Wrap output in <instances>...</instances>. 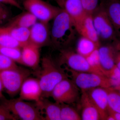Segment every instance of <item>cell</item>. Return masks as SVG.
Returning <instances> with one entry per match:
<instances>
[{"instance_id": "obj_1", "label": "cell", "mask_w": 120, "mask_h": 120, "mask_svg": "<svg viewBox=\"0 0 120 120\" xmlns=\"http://www.w3.org/2000/svg\"><path fill=\"white\" fill-rule=\"evenodd\" d=\"M77 33L75 23L63 8L53 19L50 30L51 44L60 49L75 40Z\"/></svg>"}, {"instance_id": "obj_2", "label": "cell", "mask_w": 120, "mask_h": 120, "mask_svg": "<svg viewBox=\"0 0 120 120\" xmlns=\"http://www.w3.org/2000/svg\"><path fill=\"white\" fill-rule=\"evenodd\" d=\"M38 79L41 85L42 98L51 97L54 88L63 79L68 78L64 71L50 56H46L41 61V69Z\"/></svg>"}, {"instance_id": "obj_3", "label": "cell", "mask_w": 120, "mask_h": 120, "mask_svg": "<svg viewBox=\"0 0 120 120\" xmlns=\"http://www.w3.org/2000/svg\"><path fill=\"white\" fill-rule=\"evenodd\" d=\"M4 105L17 119L23 120H45L38 106L22 100L19 98L12 99L6 98L1 100Z\"/></svg>"}, {"instance_id": "obj_4", "label": "cell", "mask_w": 120, "mask_h": 120, "mask_svg": "<svg viewBox=\"0 0 120 120\" xmlns=\"http://www.w3.org/2000/svg\"><path fill=\"white\" fill-rule=\"evenodd\" d=\"M93 22L99 40L113 43L118 40L105 6L101 2L92 14Z\"/></svg>"}, {"instance_id": "obj_5", "label": "cell", "mask_w": 120, "mask_h": 120, "mask_svg": "<svg viewBox=\"0 0 120 120\" xmlns=\"http://www.w3.org/2000/svg\"><path fill=\"white\" fill-rule=\"evenodd\" d=\"M31 74L28 69L19 66L0 72V79L4 90L10 97L15 96L19 93L24 82Z\"/></svg>"}, {"instance_id": "obj_6", "label": "cell", "mask_w": 120, "mask_h": 120, "mask_svg": "<svg viewBox=\"0 0 120 120\" xmlns=\"http://www.w3.org/2000/svg\"><path fill=\"white\" fill-rule=\"evenodd\" d=\"M67 69L70 72L72 81L81 91H87L96 87H111L109 79L104 75Z\"/></svg>"}, {"instance_id": "obj_7", "label": "cell", "mask_w": 120, "mask_h": 120, "mask_svg": "<svg viewBox=\"0 0 120 120\" xmlns=\"http://www.w3.org/2000/svg\"><path fill=\"white\" fill-rule=\"evenodd\" d=\"M22 4L26 11L34 15L38 20L47 23L53 19L62 9L43 0H24Z\"/></svg>"}, {"instance_id": "obj_8", "label": "cell", "mask_w": 120, "mask_h": 120, "mask_svg": "<svg viewBox=\"0 0 120 120\" xmlns=\"http://www.w3.org/2000/svg\"><path fill=\"white\" fill-rule=\"evenodd\" d=\"M79 89L72 80L66 78L54 88L51 97L60 104H72L79 99Z\"/></svg>"}, {"instance_id": "obj_9", "label": "cell", "mask_w": 120, "mask_h": 120, "mask_svg": "<svg viewBox=\"0 0 120 120\" xmlns=\"http://www.w3.org/2000/svg\"><path fill=\"white\" fill-rule=\"evenodd\" d=\"M59 60L60 64L66 65V68L78 72H93L104 75L91 67L86 57L67 48L60 49Z\"/></svg>"}, {"instance_id": "obj_10", "label": "cell", "mask_w": 120, "mask_h": 120, "mask_svg": "<svg viewBox=\"0 0 120 120\" xmlns=\"http://www.w3.org/2000/svg\"><path fill=\"white\" fill-rule=\"evenodd\" d=\"M30 43L41 48L51 44L49 23L37 22L30 28Z\"/></svg>"}, {"instance_id": "obj_11", "label": "cell", "mask_w": 120, "mask_h": 120, "mask_svg": "<svg viewBox=\"0 0 120 120\" xmlns=\"http://www.w3.org/2000/svg\"><path fill=\"white\" fill-rule=\"evenodd\" d=\"M19 94V98L22 100L38 103L41 101L42 95V91L38 79L27 78L22 84Z\"/></svg>"}, {"instance_id": "obj_12", "label": "cell", "mask_w": 120, "mask_h": 120, "mask_svg": "<svg viewBox=\"0 0 120 120\" xmlns=\"http://www.w3.org/2000/svg\"><path fill=\"white\" fill-rule=\"evenodd\" d=\"M96 106L101 120H106L109 116L108 94L106 88L96 87L86 91Z\"/></svg>"}, {"instance_id": "obj_13", "label": "cell", "mask_w": 120, "mask_h": 120, "mask_svg": "<svg viewBox=\"0 0 120 120\" xmlns=\"http://www.w3.org/2000/svg\"><path fill=\"white\" fill-rule=\"evenodd\" d=\"M77 33L101 45L100 41L95 30L92 15L87 14L80 22L75 24Z\"/></svg>"}, {"instance_id": "obj_14", "label": "cell", "mask_w": 120, "mask_h": 120, "mask_svg": "<svg viewBox=\"0 0 120 120\" xmlns=\"http://www.w3.org/2000/svg\"><path fill=\"white\" fill-rule=\"evenodd\" d=\"M40 48L29 43L21 48L22 64L32 68L38 66L40 61Z\"/></svg>"}, {"instance_id": "obj_15", "label": "cell", "mask_w": 120, "mask_h": 120, "mask_svg": "<svg viewBox=\"0 0 120 120\" xmlns=\"http://www.w3.org/2000/svg\"><path fill=\"white\" fill-rule=\"evenodd\" d=\"M98 52L101 65L106 73L116 65V49L114 42L100 45L98 48Z\"/></svg>"}, {"instance_id": "obj_16", "label": "cell", "mask_w": 120, "mask_h": 120, "mask_svg": "<svg viewBox=\"0 0 120 120\" xmlns=\"http://www.w3.org/2000/svg\"><path fill=\"white\" fill-rule=\"evenodd\" d=\"M80 103L82 108V120H101L96 106L90 98L87 91H82Z\"/></svg>"}, {"instance_id": "obj_17", "label": "cell", "mask_w": 120, "mask_h": 120, "mask_svg": "<svg viewBox=\"0 0 120 120\" xmlns=\"http://www.w3.org/2000/svg\"><path fill=\"white\" fill-rule=\"evenodd\" d=\"M101 2L107 11L116 36L120 40V0H105Z\"/></svg>"}, {"instance_id": "obj_18", "label": "cell", "mask_w": 120, "mask_h": 120, "mask_svg": "<svg viewBox=\"0 0 120 120\" xmlns=\"http://www.w3.org/2000/svg\"><path fill=\"white\" fill-rule=\"evenodd\" d=\"M36 104L42 112L45 114V120H61L60 118L61 105L55 102L50 101L46 98H42L41 101Z\"/></svg>"}, {"instance_id": "obj_19", "label": "cell", "mask_w": 120, "mask_h": 120, "mask_svg": "<svg viewBox=\"0 0 120 120\" xmlns=\"http://www.w3.org/2000/svg\"><path fill=\"white\" fill-rule=\"evenodd\" d=\"M75 24L81 21L87 15L81 0H65L64 8Z\"/></svg>"}, {"instance_id": "obj_20", "label": "cell", "mask_w": 120, "mask_h": 120, "mask_svg": "<svg viewBox=\"0 0 120 120\" xmlns=\"http://www.w3.org/2000/svg\"><path fill=\"white\" fill-rule=\"evenodd\" d=\"M37 20L34 15L26 11L11 18L6 26L30 28Z\"/></svg>"}, {"instance_id": "obj_21", "label": "cell", "mask_w": 120, "mask_h": 120, "mask_svg": "<svg viewBox=\"0 0 120 120\" xmlns=\"http://www.w3.org/2000/svg\"><path fill=\"white\" fill-rule=\"evenodd\" d=\"M4 26L22 47L30 43V28L7 26Z\"/></svg>"}, {"instance_id": "obj_22", "label": "cell", "mask_w": 120, "mask_h": 120, "mask_svg": "<svg viewBox=\"0 0 120 120\" xmlns=\"http://www.w3.org/2000/svg\"><path fill=\"white\" fill-rule=\"evenodd\" d=\"M99 46L90 39L81 36L77 41L76 51L78 53L86 57Z\"/></svg>"}, {"instance_id": "obj_23", "label": "cell", "mask_w": 120, "mask_h": 120, "mask_svg": "<svg viewBox=\"0 0 120 120\" xmlns=\"http://www.w3.org/2000/svg\"><path fill=\"white\" fill-rule=\"evenodd\" d=\"M0 45L12 48H22L17 41L12 38L4 26H0Z\"/></svg>"}, {"instance_id": "obj_24", "label": "cell", "mask_w": 120, "mask_h": 120, "mask_svg": "<svg viewBox=\"0 0 120 120\" xmlns=\"http://www.w3.org/2000/svg\"><path fill=\"white\" fill-rule=\"evenodd\" d=\"M108 94V109L120 113V94L112 88H106Z\"/></svg>"}, {"instance_id": "obj_25", "label": "cell", "mask_w": 120, "mask_h": 120, "mask_svg": "<svg viewBox=\"0 0 120 120\" xmlns=\"http://www.w3.org/2000/svg\"><path fill=\"white\" fill-rule=\"evenodd\" d=\"M60 104L61 120H82L81 116L73 107L68 104Z\"/></svg>"}, {"instance_id": "obj_26", "label": "cell", "mask_w": 120, "mask_h": 120, "mask_svg": "<svg viewBox=\"0 0 120 120\" xmlns=\"http://www.w3.org/2000/svg\"><path fill=\"white\" fill-rule=\"evenodd\" d=\"M0 53L8 57L16 63L22 64L21 49L0 45Z\"/></svg>"}, {"instance_id": "obj_27", "label": "cell", "mask_w": 120, "mask_h": 120, "mask_svg": "<svg viewBox=\"0 0 120 120\" xmlns=\"http://www.w3.org/2000/svg\"><path fill=\"white\" fill-rule=\"evenodd\" d=\"M90 66L97 71H99L105 75V72L103 70L99 59L98 48L86 57Z\"/></svg>"}, {"instance_id": "obj_28", "label": "cell", "mask_w": 120, "mask_h": 120, "mask_svg": "<svg viewBox=\"0 0 120 120\" xmlns=\"http://www.w3.org/2000/svg\"><path fill=\"white\" fill-rule=\"evenodd\" d=\"M105 76L109 79L111 88H114L120 85V70L116 65L106 72Z\"/></svg>"}, {"instance_id": "obj_29", "label": "cell", "mask_w": 120, "mask_h": 120, "mask_svg": "<svg viewBox=\"0 0 120 120\" xmlns=\"http://www.w3.org/2000/svg\"><path fill=\"white\" fill-rule=\"evenodd\" d=\"M18 67L15 61L0 53V72L15 68Z\"/></svg>"}, {"instance_id": "obj_30", "label": "cell", "mask_w": 120, "mask_h": 120, "mask_svg": "<svg viewBox=\"0 0 120 120\" xmlns=\"http://www.w3.org/2000/svg\"><path fill=\"white\" fill-rule=\"evenodd\" d=\"M5 4L0 2V26L7 24L11 19V11Z\"/></svg>"}, {"instance_id": "obj_31", "label": "cell", "mask_w": 120, "mask_h": 120, "mask_svg": "<svg viewBox=\"0 0 120 120\" xmlns=\"http://www.w3.org/2000/svg\"><path fill=\"white\" fill-rule=\"evenodd\" d=\"M86 13L92 15L98 7L99 0H81Z\"/></svg>"}, {"instance_id": "obj_32", "label": "cell", "mask_w": 120, "mask_h": 120, "mask_svg": "<svg viewBox=\"0 0 120 120\" xmlns=\"http://www.w3.org/2000/svg\"><path fill=\"white\" fill-rule=\"evenodd\" d=\"M17 117L11 113L2 103H0V120H16Z\"/></svg>"}, {"instance_id": "obj_33", "label": "cell", "mask_w": 120, "mask_h": 120, "mask_svg": "<svg viewBox=\"0 0 120 120\" xmlns=\"http://www.w3.org/2000/svg\"><path fill=\"white\" fill-rule=\"evenodd\" d=\"M116 49L115 64L120 70V40L114 42Z\"/></svg>"}, {"instance_id": "obj_34", "label": "cell", "mask_w": 120, "mask_h": 120, "mask_svg": "<svg viewBox=\"0 0 120 120\" xmlns=\"http://www.w3.org/2000/svg\"><path fill=\"white\" fill-rule=\"evenodd\" d=\"M0 2L4 4L10 5L19 9L22 8L21 5L17 0H0Z\"/></svg>"}, {"instance_id": "obj_35", "label": "cell", "mask_w": 120, "mask_h": 120, "mask_svg": "<svg viewBox=\"0 0 120 120\" xmlns=\"http://www.w3.org/2000/svg\"><path fill=\"white\" fill-rule=\"evenodd\" d=\"M109 115L113 117L115 120H120V113L114 112L109 109H108Z\"/></svg>"}, {"instance_id": "obj_36", "label": "cell", "mask_w": 120, "mask_h": 120, "mask_svg": "<svg viewBox=\"0 0 120 120\" xmlns=\"http://www.w3.org/2000/svg\"><path fill=\"white\" fill-rule=\"evenodd\" d=\"M3 90H4V87H3V85H2L1 80L0 79V100H3L5 98L2 93Z\"/></svg>"}, {"instance_id": "obj_37", "label": "cell", "mask_w": 120, "mask_h": 120, "mask_svg": "<svg viewBox=\"0 0 120 120\" xmlns=\"http://www.w3.org/2000/svg\"><path fill=\"white\" fill-rule=\"evenodd\" d=\"M53 0L56 1L60 8H64L65 0Z\"/></svg>"}, {"instance_id": "obj_38", "label": "cell", "mask_w": 120, "mask_h": 120, "mask_svg": "<svg viewBox=\"0 0 120 120\" xmlns=\"http://www.w3.org/2000/svg\"><path fill=\"white\" fill-rule=\"evenodd\" d=\"M113 89L114 90H120V86H118L117 87H116V88H113Z\"/></svg>"}, {"instance_id": "obj_39", "label": "cell", "mask_w": 120, "mask_h": 120, "mask_svg": "<svg viewBox=\"0 0 120 120\" xmlns=\"http://www.w3.org/2000/svg\"><path fill=\"white\" fill-rule=\"evenodd\" d=\"M17 0L20 3V2H23V1L24 0Z\"/></svg>"}, {"instance_id": "obj_40", "label": "cell", "mask_w": 120, "mask_h": 120, "mask_svg": "<svg viewBox=\"0 0 120 120\" xmlns=\"http://www.w3.org/2000/svg\"><path fill=\"white\" fill-rule=\"evenodd\" d=\"M117 91H118V92H119V93H120V90H117Z\"/></svg>"}, {"instance_id": "obj_41", "label": "cell", "mask_w": 120, "mask_h": 120, "mask_svg": "<svg viewBox=\"0 0 120 120\" xmlns=\"http://www.w3.org/2000/svg\"><path fill=\"white\" fill-rule=\"evenodd\" d=\"M101 1H103L105 0H100Z\"/></svg>"}]
</instances>
